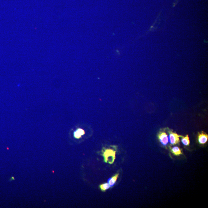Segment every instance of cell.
I'll return each instance as SVG.
<instances>
[{"label":"cell","instance_id":"obj_9","mask_svg":"<svg viewBox=\"0 0 208 208\" xmlns=\"http://www.w3.org/2000/svg\"><path fill=\"white\" fill-rule=\"evenodd\" d=\"M110 187L108 183H104V184L101 185L100 186V188L101 190L103 192H105Z\"/></svg>","mask_w":208,"mask_h":208},{"label":"cell","instance_id":"obj_6","mask_svg":"<svg viewBox=\"0 0 208 208\" xmlns=\"http://www.w3.org/2000/svg\"><path fill=\"white\" fill-rule=\"evenodd\" d=\"M118 176H119V174H117L113 177L109 179L108 181V183L109 185L110 186V187H112L115 184Z\"/></svg>","mask_w":208,"mask_h":208},{"label":"cell","instance_id":"obj_2","mask_svg":"<svg viewBox=\"0 0 208 208\" xmlns=\"http://www.w3.org/2000/svg\"><path fill=\"white\" fill-rule=\"evenodd\" d=\"M180 137H183L179 135L176 133H173L172 132H170L169 139L170 143L172 145H175L178 143L180 142Z\"/></svg>","mask_w":208,"mask_h":208},{"label":"cell","instance_id":"obj_1","mask_svg":"<svg viewBox=\"0 0 208 208\" xmlns=\"http://www.w3.org/2000/svg\"><path fill=\"white\" fill-rule=\"evenodd\" d=\"M103 151V156L104 157V161L106 163L112 164L115 159L116 151L111 149L104 148Z\"/></svg>","mask_w":208,"mask_h":208},{"label":"cell","instance_id":"obj_5","mask_svg":"<svg viewBox=\"0 0 208 208\" xmlns=\"http://www.w3.org/2000/svg\"><path fill=\"white\" fill-rule=\"evenodd\" d=\"M84 131L81 128H78L77 130L74 131L73 133L74 137L76 139H80L82 136L84 135Z\"/></svg>","mask_w":208,"mask_h":208},{"label":"cell","instance_id":"obj_8","mask_svg":"<svg viewBox=\"0 0 208 208\" xmlns=\"http://www.w3.org/2000/svg\"><path fill=\"white\" fill-rule=\"evenodd\" d=\"M182 139V141L183 145L185 146H188L190 144V141L189 140V136L187 135L186 137H183Z\"/></svg>","mask_w":208,"mask_h":208},{"label":"cell","instance_id":"obj_7","mask_svg":"<svg viewBox=\"0 0 208 208\" xmlns=\"http://www.w3.org/2000/svg\"><path fill=\"white\" fill-rule=\"evenodd\" d=\"M172 152L175 155H179L182 154V153L181 152V150L179 148L175 146L172 148Z\"/></svg>","mask_w":208,"mask_h":208},{"label":"cell","instance_id":"obj_3","mask_svg":"<svg viewBox=\"0 0 208 208\" xmlns=\"http://www.w3.org/2000/svg\"><path fill=\"white\" fill-rule=\"evenodd\" d=\"M159 138L160 141L163 145H166L168 143V136L165 132H161L159 136Z\"/></svg>","mask_w":208,"mask_h":208},{"label":"cell","instance_id":"obj_4","mask_svg":"<svg viewBox=\"0 0 208 208\" xmlns=\"http://www.w3.org/2000/svg\"><path fill=\"white\" fill-rule=\"evenodd\" d=\"M208 139V136L207 135L202 133L200 134L198 137V141L200 143L204 144L207 141Z\"/></svg>","mask_w":208,"mask_h":208}]
</instances>
